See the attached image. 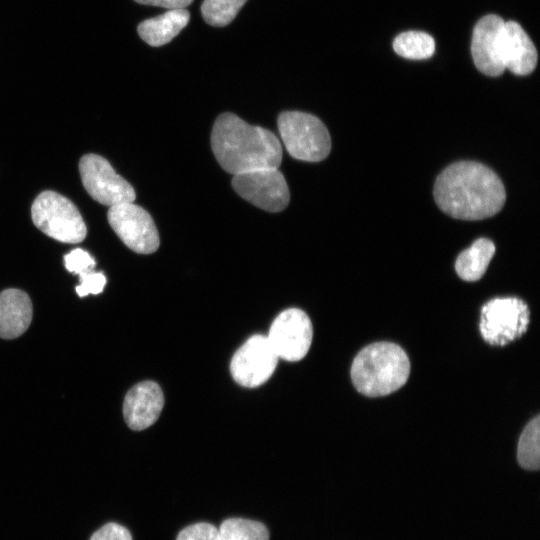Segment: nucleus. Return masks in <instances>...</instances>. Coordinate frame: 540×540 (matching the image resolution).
<instances>
[{"label": "nucleus", "mask_w": 540, "mask_h": 540, "mask_svg": "<svg viewBox=\"0 0 540 540\" xmlns=\"http://www.w3.org/2000/svg\"><path fill=\"white\" fill-rule=\"evenodd\" d=\"M433 195L444 213L469 221L494 216L506 201L499 176L475 161H459L446 167L435 181Z\"/></svg>", "instance_id": "obj_1"}, {"label": "nucleus", "mask_w": 540, "mask_h": 540, "mask_svg": "<svg viewBox=\"0 0 540 540\" xmlns=\"http://www.w3.org/2000/svg\"><path fill=\"white\" fill-rule=\"evenodd\" d=\"M211 148L221 167L233 175L278 168L282 161V146L274 133L229 112L219 115L213 125Z\"/></svg>", "instance_id": "obj_2"}, {"label": "nucleus", "mask_w": 540, "mask_h": 540, "mask_svg": "<svg viewBox=\"0 0 540 540\" xmlns=\"http://www.w3.org/2000/svg\"><path fill=\"white\" fill-rule=\"evenodd\" d=\"M410 373L405 351L391 342H376L364 347L351 366L355 388L368 397L388 395L401 388Z\"/></svg>", "instance_id": "obj_3"}, {"label": "nucleus", "mask_w": 540, "mask_h": 540, "mask_svg": "<svg viewBox=\"0 0 540 540\" xmlns=\"http://www.w3.org/2000/svg\"><path fill=\"white\" fill-rule=\"evenodd\" d=\"M277 124L284 146L293 158L318 162L329 155L330 134L316 116L300 111H285L279 115Z\"/></svg>", "instance_id": "obj_4"}, {"label": "nucleus", "mask_w": 540, "mask_h": 540, "mask_svg": "<svg viewBox=\"0 0 540 540\" xmlns=\"http://www.w3.org/2000/svg\"><path fill=\"white\" fill-rule=\"evenodd\" d=\"M34 225L47 236L64 243H79L87 234L75 204L55 191L41 192L31 206Z\"/></svg>", "instance_id": "obj_5"}, {"label": "nucleus", "mask_w": 540, "mask_h": 540, "mask_svg": "<svg viewBox=\"0 0 540 540\" xmlns=\"http://www.w3.org/2000/svg\"><path fill=\"white\" fill-rule=\"evenodd\" d=\"M530 312L516 297L494 298L481 309L480 332L493 346H504L520 338L527 330Z\"/></svg>", "instance_id": "obj_6"}, {"label": "nucleus", "mask_w": 540, "mask_h": 540, "mask_svg": "<svg viewBox=\"0 0 540 540\" xmlns=\"http://www.w3.org/2000/svg\"><path fill=\"white\" fill-rule=\"evenodd\" d=\"M79 172L84 188L100 204L111 207L136 198L131 184L100 155H84L79 161Z\"/></svg>", "instance_id": "obj_7"}, {"label": "nucleus", "mask_w": 540, "mask_h": 540, "mask_svg": "<svg viewBox=\"0 0 540 540\" xmlns=\"http://www.w3.org/2000/svg\"><path fill=\"white\" fill-rule=\"evenodd\" d=\"M107 219L116 235L132 251L140 254L155 252L160 244L155 223L150 214L133 202L111 206Z\"/></svg>", "instance_id": "obj_8"}, {"label": "nucleus", "mask_w": 540, "mask_h": 540, "mask_svg": "<svg viewBox=\"0 0 540 540\" xmlns=\"http://www.w3.org/2000/svg\"><path fill=\"white\" fill-rule=\"evenodd\" d=\"M232 186L242 198L268 212L284 210L290 200L288 185L278 168L236 174Z\"/></svg>", "instance_id": "obj_9"}, {"label": "nucleus", "mask_w": 540, "mask_h": 540, "mask_svg": "<svg viewBox=\"0 0 540 540\" xmlns=\"http://www.w3.org/2000/svg\"><path fill=\"white\" fill-rule=\"evenodd\" d=\"M267 338L278 358L299 361L306 356L312 343L311 320L298 308L286 309L272 322Z\"/></svg>", "instance_id": "obj_10"}, {"label": "nucleus", "mask_w": 540, "mask_h": 540, "mask_svg": "<svg viewBox=\"0 0 540 540\" xmlns=\"http://www.w3.org/2000/svg\"><path fill=\"white\" fill-rule=\"evenodd\" d=\"M278 359L267 336L253 335L233 355L230 372L241 386L258 387L274 373Z\"/></svg>", "instance_id": "obj_11"}, {"label": "nucleus", "mask_w": 540, "mask_h": 540, "mask_svg": "<svg viewBox=\"0 0 540 540\" xmlns=\"http://www.w3.org/2000/svg\"><path fill=\"white\" fill-rule=\"evenodd\" d=\"M504 21L497 15L482 17L474 27L471 54L477 69L491 77L501 75L505 67L501 56Z\"/></svg>", "instance_id": "obj_12"}, {"label": "nucleus", "mask_w": 540, "mask_h": 540, "mask_svg": "<svg viewBox=\"0 0 540 540\" xmlns=\"http://www.w3.org/2000/svg\"><path fill=\"white\" fill-rule=\"evenodd\" d=\"M163 405L164 395L161 387L153 381L140 382L125 396L124 419L132 430H144L156 422Z\"/></svg>", "instance_id": "obj_13"}, {"label": "nucleus", "mask_w": 540, "mask_h": 540, "mask_svg": "<svg viewBox=\"0 0 540 540\" xmlns=\"http://www.w3.org/2000/svg\"><path fill=\"white\" fill-rule=\"evenodd\" d=\"M501 56L505 69L519 76L530 74L537 65V50L524 29L515 21L504 22Z\"/></svg>", "instance_id": "obj_14"}, {"label": "nucleus", "mask_w": 540, "mask_h": 540, "mask_svg": "<svg viewBox=\"0 0 540 540\" xmlns=\"http://www.w3.org/2000/svg\"><path fill=\"white\" fill-rule=\"evenodd\" d=\"M33 314L30 297L22 290L10 288L0 293V337L14 339L29 327Z\"/></svg>", "instance_id": "obj_15"}, {"label": "nucleus", "mask_w": 540, "mask_h": 540, "mask_svg": "<svg viewBox=\"0 0 540 540\" xmlns=\"http://www.w3.org/2000/svg\"><path fill=\"white\" fill-rule=\"evenodd\" d=\"M189 19L190 14L185 8L170 9L162 15L141 22L138 34L150 46H162L177 36Z\"/></svg>", "instance_id": "obj_16"}, {"label": "nucleus", "mask_w": 540, "mask_h": 540, "mask_svg": "<svg viewBox=\"0 0 540 540\" xmlns=\"http://www.w3.org/2000/svg\"><path fill=\"white\" fill-rule=\"evenodd\" d=\"M495 253L494 243L486 238H480L462 251L456 261L457 275L465 281H477L486 272V269Z\"/></svg>", "instance_id": "obj_17"}, {"label": "nucleus", "mask_w": 540, "mask_h": 540, "mask_svg": "<svg viewBox=\"0 0 540 540\" xmlns=\"http://www.w3.org/2000/svg\"><path fill=\"white\" fill-rule=\"evenodd\" d=\"M394 51L401 57L422 60L435 52L433 37L421 31H407L399 34L393 41Z\"/></svg>", "instance_id": "obj_18"}, {"label": "nucleus", "mask_w": 540, "mask_h": 540, "mask_svg": "<svg viewBox=\"0 0 540 540\" xmlns=\"http://www.w3.org/2000/svg\"><path fill=\"white\" fill-rule=\"evenodd\" d=\"M540 417L536 416L524 428L518 442L517 459L527 470H538L540 466Z\"/></svg>", "instance_id": "obj_19"}, {"label": "nucleus", "mask_w": 540, "mask_h": 540, "mask_svg": "<svg viewBox=\"0 0 540 540\" xmlns=\"http://www.w3.org/2000/svg\"><path fill=\"white\" fill-rule=\"evenodd\" d=\"M218 529L221 540H269L266 526L254 520L230 518Z\"/></svg>", "instance_id": "obj_20"}, {"label": "nucleus", "mask_w": 540, "mask_h": 540, "mask_svg": "<svg viewBox=\"0 0 540 540\" xmlns=\"http://www.w3.org/2000/svg\"><path fill=\"white\" fill-rule=\"evenodd\" d=\"M247 0H204L201 13L204 20L212 26H226L237 15Z\"/></svg>", "instance_id": "obj_21"}, {"label": "nucleus", "mask_w": 540, "mask_h": 540, "mask_svg": "<svg viewBox=\"0 0 540 540\" xmlns=\"http://www.w3.org/2000/svg\"><path fill=\"white\" fill-rule=\"evenodd\" d=\"M176 540H221L219 529L206 522L195 523L184 528Z\"/></svg>", "instance_id": "obj_22"}, {"label": "nucleus", "mask_w": 540, "mask_h": 540, "mask_svg": "<svg viewBox=\"0 0 540 540\" xmlns=\"http://www.w3.org/2000/svg\"><path fill=\"white\" fill-rule=\"evenodd\" d=\"M80 285L76 286V292L80 297L88 294H99L106 284V277L102 272H95L93 269L78 274Z\"/></svg>", "instance_id": "obj_23"}, {"label": "nucleus", "mask_w": 540, "mask_h": 540, "mask_svg": "<svg viewBox=\"0 0 540 540\" xmlns=\"http://www.w3.org/2000/svg\"><path fill=\"white\" fill-rule=\"evenodd\" d=\"M64 261L67 270L75 274L92 270L95 267V261L91 255L80 248H76L65 255Z\"/></svg>", "instance_id": "obj_24"}, {"label": "nucleus", "mask_w": 540, "mask_h": 540, "mask_svg": "<svg viewBox=\"0 0 540 540\" xmlns=\"http://www.w3.org/2000/svg\"><path fill=\"white\" fill-rule=\"evenodd\" d=\"M90 540H132V536L124 526L110 522L95 531Z\"/></svg>", "instance_id": "obj_25"}, {"label": "nucleus", "mask_w": 540, "mask_h": 540, "mask_svg": "<svg viewBox=\"0 0 540 540\" xmlns=\"http://www.w3.org/2000/svg\"><path fill=\"white\" fill-rule=\"evenodd\" d=\"M144 5L159 6L163 8L179 9L187 7L193 0H135Z\"/></svg>", "instance_id": "obj_26"}]
</instances>
